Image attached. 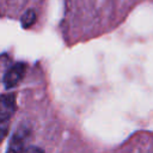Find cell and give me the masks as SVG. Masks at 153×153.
<instances>
[{"label":"cell","mask_w":153,"mask_h":153,"mask_svg":"<svg viewBox=\"0 0 153 153\" xmlns=\"http://www.w3.org/2000/svg\"><path fill=\"white\" fill-rule=\"evenodd\" d=\"M16 110V97L13 93H6L1 97V105H0V120L1 126L4 128L2 133L5 131L6 122L12 117L13 112Z\"/></svg>","instance_id":"7a4b0ae2"},{"label":"cell","mask_w":153,"mask_h":153,"mask_svg":"<svg viewBox=\"0 0 153 153\" xmlns=\"http://www.w3.org/2000/svg\"><path fill=\"white\" fill-rule=\"evenodd\" d=\"M30 127L27 124H22L13 133L6 153H25L27 151L26 143L30 137Z\"/></svg>","instance_id":"6da1fadb"},{"label":"cell","mask_w":153,"mask_h":153,"mask_svg":"<svg viewBox=\"0 0 153 153\" xmlns=\"http://www.w3.org/2000/svg\"><path fill=\"white\" fill-rule=\"evenodd\" d=\"M36 22V12L33 10H26L22 16V25L23 27H30Z\"/></svg>","instance_id":"277c9868"},{"label":"cell","mask_w":153,"mask_h":153,"mask_svg":"<svg viewBox=\"0 0 153 153\" xmlns=\"http://www.w3.org/2000/svg\"><path fill=\"white\" fill-rule=\"evenodd\" d=\"M25 71H26V66L22 62L11 66L4 75V85L7 88L14 87L25 75Z\"/></svg>","instance_id":"3957f363"},{"label":"cell","mask_w":153,"mask_h":153,"mask_svg":"<svg viewBox=\"0 0 153 153\" xmlns=\"http://www.w3.org/2000/svg\"><path fill=\"white\" fill-rule=\"evenodd\" d=\"M25 153H44V152L41 148H37V147H29Z\"/></svg>","instance_id":"5b68a950"}]
</instances>
